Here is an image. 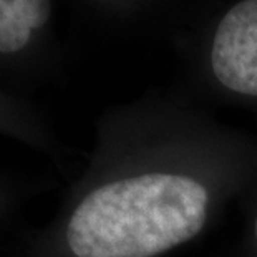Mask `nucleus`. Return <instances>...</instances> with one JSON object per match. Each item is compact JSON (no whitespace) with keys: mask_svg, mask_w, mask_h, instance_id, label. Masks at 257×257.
Here are the masks:
<instances>
[{"mask_svg":"<svg viewBox=\"0 0 257 257\" xmlns=\"http://www.w3.org/2000/svg\"><path fill=\"white\" fill-rule=\"evenodd\" d=\"M209 193L178 173L106 174L70 206L38 257H156L202 231Z\"/></svg>","mask_w":257,"mask_h":257,"instance_id":"f257e3e1","label":"nucleus"},{"mask_svg":"<svg viewBox=\"0 0 257 257\" xmlns=\"http://www.w3.org/2000/svg\"><path fill=\"white\" fill-rule=\"evenodd\" d=\"M53 20L55 0H0V90L20 96L45 67Z\"/></svg>","mask_w":257,"mask_h":257,"instance_id":"f03ea898","label":"nucleus"},{"mask_svg":"<svg viewBox=\"0 0 257 257\" xmlns=\"http://www.w3.org/2000/svg\"><path fill=\"white\" fill-rule=\"evenodd\" d=\"M211 78L234 96L257 100V0H227L206 38Z\"/></svg>","mask_w":257,"mask_h":257,"instance_id":"7ed1b4c3","label":"nucleus"},{"mask_svg":"<svg viewBox=\"0 0 257 257\" xmlns=\"http://www.w3.org/2000/svg\"><path fill=\"white\" fill-rule=\"evenodd\" d=\"M0 136L27 145L45 141L43 128L34 110L20 96L4 90H0Z\"/></svg>","mask_w":257,"mask_h":257,"instance_id":"20e7f679","label":"nucleus"},{"mask_svg":"<svg viewBox=\"0 0 257 257\" xmlns=\"http://www.w3.org/2000/svg\"><path fill=\"white\" fill-rule=\"evenodd\" d=\"M85 14L103 22L140 20L156 12H161L171 5H184L186 0H72Z\"/></svg>","mask_w":257,"mask_h":257,"instance_id":"39448f33","label":"nucleus"},{"mask_svg":"<svg viewBox=\"0 0 257 257\" xmlns=\"http://www.w3.org/2000/svg\"><path fill=\"white\" fill-rule=\"evenodd\" d=\"M15 206V189L10 181L0 173V227L5 224V219L10 216Z\"/></svg>","mask_w":257,"mask_h":257,"instance_id":"423d86ee","label":"nucleus"},{"mask_svg":"<svg viewBox=\"0 0 257 257\" xmlns=\"http://www.w3.org/2000/svg\"><path fill=\"white\" fill-rule=\"evenodd\" d=\"M254 232H255V240H257V217H255V226H254Z\"/></svg>","mask_w":257,"mask_h":257,"instance_id":"0eeeda50","label":"nucleus"}]
</instances>
